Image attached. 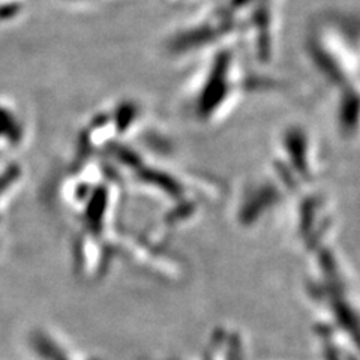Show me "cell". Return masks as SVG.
<instances>
[{"label": "cell", "mask_w": 360, "mask_h": 360, "mask_svg": "<svg viewBox=\"0 0 360 360\" xmlns=\"http://www.w3.org/2000/svg\"><path fill=\"white\" fill-rule=\"evenodd\" d=\"M302 50L347 127L360 125V15L324 11L303 30Z\"/></svg>", "instance_id": "obj_1"}, {"label": "cell", "mask_w": 360, "mask_h": 360, "mask_svg": "<svg viewBox=\"0 0 360 360\" xmlns=\"http://www.w3.org/2000/svg\"><path fill=\"white\" fill-rule=\"evenodd\" d=\"M205 11L186 30L185 50L202 53L240 44L263 68L272 63L281 39L283 0H205Z\"/></svg>", "instance_id": "obj_2"}, {"label": "cell", "mask_w": 360, "mask_h": 360, "mask_svg": "<svg viewBox=\"0 0 360 360\" xmlns=\"http://www.w3.org/2000/svg\"><path fill=\"white\" fill-rule=\"evenodd\" d=\"M206 53L195 78L191 103L201 117L230 111L234 104L260 90L275 87L276 82L263 74L246 47L240 44H221Z\"/></svg>", "instance_id": "obj_3"}]
</instances>
